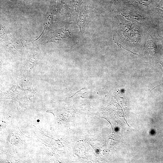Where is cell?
Here are the masks:
<instances>
[{"label":"cell","instance_id":"6da1fadb","mask_svg":"<svg viewBox=\"0 0 163 163\" xmlns=\"http://www.w3.org/2000/svg\"><path fill=\"white\" fill-rule=\"evenodd\" d=\"M120 10V15L128 20L151 25L150 15L136 8L128 3L124 2Z\"/></svg>","mask_w":163,"mask_h":163},{"label":"cell","instance_id":"7a4b0ae2","mask_svg":"<svg viewBox=\"0 0 163 163\" xmlns=\"http://www.w3.org/2000/svg\"><path fill=\"white\" fill-rule=\"evenodd\" d=\"M158 10L161 12H163V0H162L158 7Z\"/></svg>","mask_w":163,"mask_h":163},{"label":"cell","instance_id":"3957f363","mask_svg":"<svg viewBox=\"0 0 163 163\" xmlns=\"http://www.w3.org/2000/svg\"><path fill=\"white\" fill-rule=\"evenodd\" d=\"M10 1H16V0H10Z\"/></svg>","mask_w":163,"mask_h":163}]
</instances>
